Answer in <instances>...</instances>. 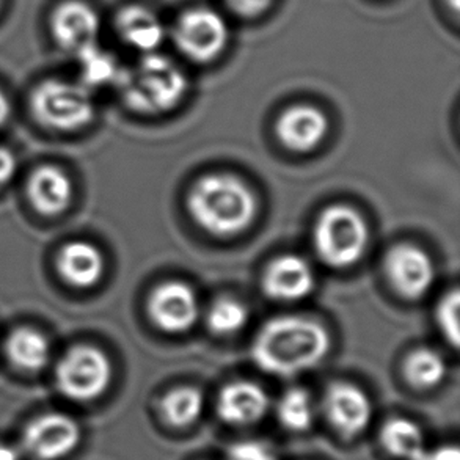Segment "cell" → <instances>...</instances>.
<instances>
[{"label": "cell", "mask_w": 460, "mask_h": 460, "mask_svg": "<svg viewBox=\"0 0 460 460\" xmlns=\"http://www.w3.org/2000/svg\"><path fill=\"white\" fill-rule=\"evenodd\" d=\"M379 445L396 460H421L428 451L423 428L405 417L390 418L380 426Z\"/></svg>", "instance_id": "19"}, {"label": "cell", "mask_w": 460, "mask_h": 460, "mask_svg": "<svg viewBox=\"0 0 460 460\" xmlns=\"http://www.w3.org/2000/svg\"><path fill=\"white\" fill-rule=\"evenodd\" d=\"M128 104L142 113H162L173 109L186 96L184 71L168 57L145 54L137 66L121 77Z\"/></svg>", "instance_id": "3"}, {"label": "cell", "mask_w": 460, "mask_h": 460, "mask_svg": "<svg viewBox=\"0 0 460 460\" xmlns=\"http://www.w3.org/2000/svg\"><path fill=\"white\" fill-rule=\"evenodd\" d=\"M231 12L241 18H258L274 4V0H225Z\"/></svg>", "instance_id": "28"}, {"label": "cell", "mask_w": 460, "mask_h": 460, "mask_svg": "<svg viewBox=\"0 0 460 460\" xmlns=\"http://www.w3.org/2000/svg\"><path fill=\"white\" fill-rule=\"evenodd\" d=\"M459 2L460 0H448L449 5L453 6L455 8L456 12L459 10Z\"/></svg>", "instance_id": "33"}, {"label": "cell", "mask_w": 460, "mask_h": 460, "mask_svg": "<svg viewBox=\"0 0 460 460\" xmlns=\"http://www.w3.org/2000/svg\"><path fill=\"white\" fill-rule=\"evenodd\" d=\"M385 274L399 296L417 300L434 285L436 268L424 250L411 243H399L386 253Z\"/></svg>", "instance_id": "10"}, {"label": "cell", "mask_w": 460, "mask_h": 460, "mask_svg": "<svg viewBox=\"0 0 460 460\" xmlns=\"http://www.w3.org/2000/svg\"><path fill=\"white\" fill-rule=\"evenodd\" d=\"M314 274L310 264L296 255H283L269 264L262 277V289L270 299L297 302L310 296Z\"/></svg>", "instance_id": "14"}, {"label": "cell", "mask_w": 460, "mask_h": 460, "mask_svg": "<svg viewBox=\"0 0 460 460\" xmlns=\"http://www.w3.org/2000/svg\"><path fill=\"white\" fill-rule=\"evenodd\" d=\"M323 411L332 430L344 440L363 436L374 417L371 398L350 382H333L325 390Z\"/></svg>", "instance_id": "8"}, {"label": "cell", "mask_w": 460, "mask_h": 460, "mask_svg": "<svg viewBox=\"0 0 460 460\" xmlns=\"http://www.w3.org/2000/svg\"><path fill=\"white\" fill-rule=\"evenodd\" d=\"M249 321V311L243 302L224 297L218 299L208 313L206 323L216 335L228 336L237 333Z\"/></svg>", "instance_id": "24"}, {"label": "cell", "mask_w": 460, "mask_h": 460, "mask_svg": "<svg viewBox=\"0 0 460 460\" xmlns=\"http://www.w3.org/2000/svg\"><path fill=\"white\" fill-rule=\"evenodd\" d=\"M6 357L13 367L25 373H38L50 361V342L40 330L19 327L5 342Z\"/></svg>", "instance_id": "20"}, {"label": "cell", "mask_w": 460, "mask_h": 460, "mask_svg": "<svg viewBox=\"0 0 460 460\" xmlns=\"http://www.w3.org/2000/svg\"><path fill=\"white\" fill-rule=\"evenodd\" d=\"M187 208L193 220L214 236H233L253 224L255 195L231 174H209L192 187Z\"/></svg>", "instance_id": "2"}, {"label": "cell", "mask_w": 460, "mask_h": 460, "mask_svg": "<svg viewBox=\"0 0 460 460\" xmlns=\"http://www.w3.org/2000/svg\"><path fill=\"white\" fill-rule=\"evenodd\" d=\"M459 311L460 294L457 289L447 294L437 308L438 327L453 348H457L460 341Z\"/></svg>", "instance_id": "26"}, {"label": "cell", "mask_w": 460, "mask_h": 460, "mask_svg": "<svg viewBox=\"0 0 460 460\" xmlns=\"http://www.w3.org/2000/svg\"><path fill=\"white\" fill-rule=\"evenodd\" d=\"M0 460H19V453L10 445H0Z\"/></svg>", "instance_id": "32"}, {"label": "cell", "mask_w": 460, "mask_h": 460, "mask_svg": "<svg viewBox=\"0 0 460 460\" xmlns=\"http://www.w3.org/2000/svg\"><path fill=\"white\" fill-rule=\"evenodd\" d=\"M332 340L321 323L302 316H281L264 323L252 355L264 373L291 377L317 367L329 354Z\"/></svg>", "instance_id": "1"}, {"label": "cell", "mask_w": 460, "mask_h": 460, "mask_svg": "<svg viewBox=\"0 0 460 460\" xmlns=\"http://www.w3.org/2000/svg\"><path fill=\"white\" fill-rule=\"evenodd\" d=\"M117 31L128 46L144 54L155 52L165 40L161 18L144 5L125 6L117 16Z\"/></svg>", "instance_id": "18"}, {"label": "cell", "mask_w": 460, "mask_h": 460, "mask_svg": "<svg viewBox=\"0 0 460 460\" xmlns=\"http://www.w3.org/2000/svg\"><path fill=\"white\" fill-rule=\"evenodd\" d=\"M33 117L40 125L57 132L79 131L94 117V102L85 87L63 79L38 84L31 98Z\"/></svg>", "instance_id": "5"}, {"label": "cell", "mask_w": 460, "mask_h": 460, "mask_svg": "<svg viewBox=\"0 0 460 460\" xmlns=\"http://www.w3.org/2000/svg\"><path fill=\"white\" fill-rule=\"evenodd\" d=\"M27 197L35 211L56 217L68 209L73 201V181L56 165L37 168L27 181Z\"/></svg>", "instance_id": "17"}, {"label": "cell", "mask_w": 460, "mask_h": 460, "mask_svg": "<svg viewBox=\"0 0 460 460\" xmlns=\"http://www.w3.org/2000/svg\"><path fill=\"white\" fill-rule=\"evenodd\" d=\"M275 415L283 429L293 434H304L314 424L316 411L310 393L304 388H289L281 394L275 405Z\"/></svg>", "instance_id": "22"}, {"label": "cell", "mask_w": 460, "mask_h": 460, "mask_svg": "<svg viewBox=\"0 0 460 460\" xmlns=\"http://www.w3.org/2000/svg\"><path fill=\"white\" fill-rule=\"evenodd\" d=\"M58 390L75 402L101 398L112 382V363L101 349L77 344L68 349L56 369Z\"/></svg>", "instance_id": "6"}, {"label": "cell", "mask_w": 460, "mask_h": 460, "mask_svg": "<svg viewBox=\"0 0 460 460\" xmlns=\"http://www.w3.org/2000/svg\"><path fill=\"white\" fill-rule=\"evenodd\" d=\"M329 132V119L323 111L299 104L281 113L277 121V136L289 150L306 153L314 150Z\"/></svg>", "instance_id": "15"}, {"label": "cell", "mask_w": 460, "mask_h": 460, "mask_svg": "<svg viewBox=\"0 0 460 460\" xmlns=\"http://www.w3.org/2000/svg\"><path fill=\"white\" fill-rule=\"evenodd\" d=\"M50 31L63 49L82 52L93 46L101 31V18L82 0H66L50 16Z\"/></svg>", "instance_id": "13"}, {"label": "cell", "mask_w": 460, "mask_h": 460, "mask_svg": "<svg viewBox=\"0 0 460 460\" xmlns=\"http://www.w3.org/2000/svg\"><path fill=\"white\" fill-rule=\"evenodd\" d=\"M148 313L159 329L167 333H182L192 329L199 319V300L184 283L167 281L151 293Z\"/></svg>", "instance_id": "12"}, {"label": "cell", "mask_w": 460, "mask_h": 460, "mask_svg": "<svg viewBox=\"0 0 460 460\" xmlns=\"http://www.w3.org/2000/svg\"><path fill=\"white\" fill-rule=\"evenodd\" d=\"M82 440L75 418L65 413H44L31 420L24 430V448L38 460H60L71 455Z\"/></svg>", "instance_id": "9"}, {"label": "cell", "mask_w": 460, "mask_h": 460, "mask_svg": "<svg viewBox=\"0 0 460 460\" xmlns=\"http://www.w3.org/2000/svg\"><path fill=\"white\" fill-rule=\"evenodd\" d=\"M57 272L69 287L88 289L100 283L106 272V260L93 243L73 241L58 250Z\"/></svg>", "instance_id": "16"}, {"label": "cell", "mask_w": 460, "mask_h": 460, "mask_svg": "<svg viewBox=\"0 0 460 460\" xmlns=\"http://www.w3.org/2000/svg\"><path fill=\"white\" fill-rule=\"evenodd\" d=\"M270 411L268 392L252 380H236L225 385L217 394L216 413L231 428H247L261 423Z\"/></svg>", "instance_id": "11"}, {"label": "cell", "mask_w": 460, "mask_h": 460, "mask_svg": "<svg viewBox=\"0 0 460 460\" xmlns=\"http://www.w3.org/2000/svg\"><path fill=\"white\" fill-rule=\"evenodd\" d=\"M205 411V394L195 386H176L165 393L159 402V415L172 429H187Z\"/></svg>", "instance_id": "21"}, {"label": "cell", "mask_w": 460, "mask_h": 460, "mask_svg": "<svg viewBox=\"0 0 460 460\" xmlns=\"http://www.w3.org/2000/svg\"><path fill=\"white\" fill-rule=\"evenodd\" d=\"M421 460H460L457 445H440L436 449H428Z\"/></svg>", "instance_id": "30"}, {"label": "cell", "mask_w": 460, "mask_h": 460, "mask_svg": "<svg viewBox=\"0 0 460 460\" xmlns=\"http://www.w3.org/2000/svg\"><path fill=\"white\" fill-rule=\"evenodd\" d=\"M18 170V161L16 155L12 151L6 150L4 146H0V189L6 186L13 176L16 174Z\"/></svg>", "instance_id": "29"}, {"label": "cell", "mask_w": 460, "mask_h": 460, "mask_svg": "<svg viewBox=\"0 0 460 460\" xmlns=\"http://www.w3.org/2000/svg\"><path fill=\"white\" fill-rule=\"evenodd\" d=\"M313 241L317 256L327 266L346 269L360 261L369 243V230L354 208L333 205L317 218Z\"/></svg>", "instance_id": "4"}, {"label": "cell", "mask_w": 460, "mask_h": 460, "mask_svg": "<svg viewBox=\"0 0 460 460\" xmlns=\"http://www.w3.org/2000/svg\"><path fill=\"white\" fill-rule=\"evenodd\" d=\"M2 4H4V0H0V8H2Z\"/></svg>", "instance_id": "34"}, {"label": "cell", "mask_w": 460, "mask_h": 460, "mask_svg": "<svg viewBox=\"0 0 460 460\" xmlns=\"http://www.w3.org/2000/svg\"><path fill=\"white\" fill-rule=\"evenodd\" d=\"M79 54H81L84 71H85L88 81L94 82V84H104V82L113 81L119 77V65L109 52L101 50L93 44Z\"/></svg>", "instance_id": "25"}, {"label": "cell", "mask_w": 460, "mask_h": 460, "mask_svg": "<svg viewBox=\"0 0 460 460\" xmlns=\"http://www.w3.org/2000/svg\"><path fill=\"white\" fill-rule=\"evenodd\" d=\"M10 115H12V104L6 98V94L0 90V128L5 125L8 119H10Z\"/></svg>", "instance_id": "31"}, {"label": "cell", "mask_w": 460, "mask_h": 460, "mask_svg": "<svg viewBox=\"0 0 460 460\" xmlns=\"http://www.w3.org/2000/svg\"><path fill=\"white\" fill-rule=\"evenodd\" d=\"M226 460H279V455L270 443L250 438L231 443Z\"/></svg>", "instance_id": "27"}, {"label": "cell", "mask_w": 460, "mask_h": 460, "mask_svg": "<svg viewBox=\"0 0 460 460\" xmlns=\"http://www.w3.org/2000/svg\"><path fill=\"white\" fill-rule=\"evenodd\" d=\"M176 48L192 62L209 63L224 52L230 41V27L224 16L199 6L182 13L173 29Z\"/></svg>", "instance_id": "7"}, {"label": "cell", "mask_w": 460, "mask_h": 460, "mask_svg": "<svg viewBox=\"0 0 460 460\" xmlns=\"http://www.w3.org/2000/svg\"><path fill=\"white\" fill-rule=\"evenodd\" d=\"M407 382L417 390H430L442 384L447 377V363L442 355L430 349H418L404 361Z\"/></svg>", "instance_id": "23"}]
</instances>
